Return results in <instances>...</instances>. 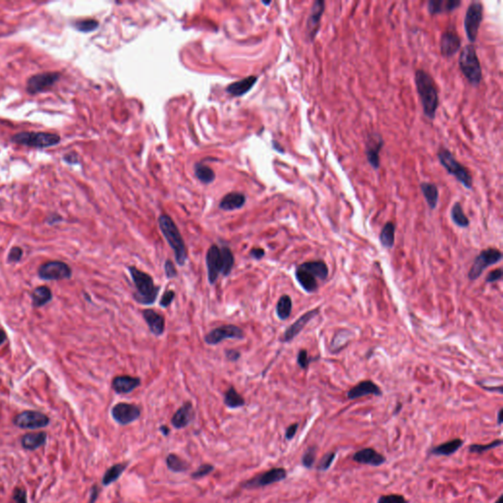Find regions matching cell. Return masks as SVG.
I'll use <instances>...</instances> for the list:
<instances>
[{"label":"cell","instance_id":"cell-55","mask_svg":"<svg viewBox=\"0 0 503 503\" xmlns=\"http://www.w3.org/2000/svg\"><path fill=\"white\" fill-rule=\"evenodd\" d=\"M226 359L230 362H237L241 357V353L235 349H228L225 351Z\"/></svg>","mask_w":503,"mask_h":503},{"label":"cell","instance_id":"cell-20","mask_svg":"<svg viewBox=\"0 0 503 503\" xmlns=\"http://www.w3.org/2000/svg\"><path fill=\"white\" fill-rule=\"evenodd\" d=\"M195 419V410L191 402H185L179 409L174 413L171 418V425L177 429L182 430L188 427Z\"/></svg>","mask_w":503,"mask_h":503},{"label":"cell","instance_id":"cell-42","mask_svg":"<svg viewBox=\"0 0 503 503\" xmlns=\"http://www.w3.org/2000/svg\"><path fill=\"white\" fill-rule=\"evenodd\" d=\"M502 445V439H495L492 442L488 444H471L469 446V452L471 453H477V454H482L485 451L493 449L496 447H499Z\"/></svg>","mask_w":503,"mask_h":503},{"label":"cell","instance_id":"cell-4","mask_svg":"<svg viewBox=\"0 0 503 503\" xmlns=\"http://www.w3.org/2000/svg\"><path fill=\"white\" fill-rule=\"evenodd\" d=\"M459 67L471 85L478 86L481 84L483 79L482 66L476 47L473 44H468L462 49L459 56Z\"/></svg>","mask_w":503,"mask_h":503},{"label":"cell","instance_id":"cell-2","mask_svg":"<svg viewBox=\"0 0 503 503\" xmlns=\"http://www.w3.org/2000/svg\"><path fill=\"white\" fill-rule=\"evenodd\" d=\"M128 270L132 276L136 292L134 293L135 300L142 305H152L156 302L160 290L154 282L153 277L136 267H129Z\"/></svg>","mask_w":503,"mask_h":503},{"label":"cell","instance_id":"cell-30","mask_svg":"<svg viewBox=\"0 0 503 503\" xmlns=\"http://www.w3.org/2000/svg\"><path fill=\"white\" fill-rule=\"evenodd\" d=\"M246 203V197L241 193H229L221 199L219 208L223 211H234L241 209Z\"/></svg>","mask_w":503,"mask_h":503},{"label":"cell","instance_id":"cell-17","mask_svg":"<svg viewBox=\"0 0 503 503\" xmlns=\"http://www.w3.org/2000/svg\"><path fill=\"white\" fill-rule=\"evenodd\" d=\"M206 263L208 268V277L211 284H215L222 270V257L220 248L216 245L211 246L207 251Z\"/></svg>","mask_w":503,"mask_h":503},{"label":"cell","instance_id":"cell-63","mask_svg":"<svg viewBox=\"0 0 503 503\" xmlns=\"http://www.w3.org/2000/svg\"><path fill=\"white\" fill-rule=\"evenodd\" d=\"M494 503H502V495H500V496L498 497V499H497V500H496V501Z\"/></svg>","mask_w":503,"mask_h":503},{"label":"cell","instance_id":"cell-50","mask_svg":"<svg viewBox=\"0 0 503 503\" xmlns=\"http://www.w3.org/2000/svg\"><path fill=\"white\" fill-rule=\"evenodd\" d=\"M13 499L15 503H28L27 491L24 488L16 487L13 491Z\"/></svg>","mask_w":503,"mask_h":503},{"label":"cell","instance_id":"cell-11","mask_svg":"<svg viewBox=\"0 0 503 503\" xmlns=\"http://www.w3.org/2000/svg\"><path fill=\"white\" fill-rule=\"evenodd\" d=\"M13 423L20 429L38 430L48 426L49 418L40 412L24 411L14 418Z\"/></svg>","mask_w":503,"mask_h":503},{"label":"cell","instance_id":"cell-36","mask_svg":"<svg viewBox=\"0 0 503 503\" xmlns=\"http://www.w3.org/2000/svg\"><path fill=\"white\" fill-rule=\"evenodd\" d=\"M53 298V293L51 289L46 286L37 287L32 293L33 305L35 307H42L46 305Z\"/></svg>","mask_w":503,"mask_h":503},{"label":"cell","instance_id":"cell-29","mask_svg":"<svg viewBox=\"0 0 503 503\" xmlns=\"http://www.w3.org/2000/svg\"><path fill=\"white\" fill-rule=\"evenodd\" d=\"M420 188L429 208L431 210H434L437 207L439 198V191L437 186L431 182H422Z\"/></svg>","mask_w":503,"mask_h":503},{"label":"cell","instance_id":"cell-61","mask_svg":"<svg viewBox=\"0 0 503 503\" xmlns=\"http://www.w3.org/2000/svg\"><path fill=\"white\" fill-rule=\"evenodd\" d=\"M5 340H6V334L2 329H0V345Z\"/></svg>","mask_w":503,"mask_h":503},{"label":"cell","instance_id":"cell-34","mask_svg":"<svg viewBox=\"0 0 503 503\" xmlns=\"http://www.w3.org/2000/svg\"><path fill=\"white\" fill-rule=\"evenodd\" d=\"M379 241L383 248L391 249L395 243V224L388 221L382 227L379 234Z\"/></svg>","mask_w":503,"mask_h":503},{"label":"cell","instance_id":"cell-45","mask_svg":"<svg viewBox=\"0 0 503 503\" xmlns=\"http://www.w3.org/2000/svg\"><path fill=\"white\" fill-rule=\"evenodd\" d=\"M335 457H336V452H334V451H329V452L325 453L318 464V467H317L318 471H320V472L327 471L329 468L331 467Z\"/></svg>","mask_w":503,"mask_h":503},{"label":"cell","instance_id":"cell-33","mask_svg":"<svg viewBox=\"0 0 503 503\" xmlns=\"http://www.w3.org/2000/svg\"><path fill=\"white\" fill-rule=\"evenodd\" d=\"M128 466H129V463L125 462V463H117V464L108 468V470L106 471L104 477H103V481H102L103 485L108 486V485L115 483L122 476V474L125 472Z\"/></svg>","mask_w":503,"mask_h":503},{"label":"cell","instance_id":"cell-58","mask_svg":"<svg viewBox=\"0 0 503 503\" xmlns=\"http://www.w3.org/2000/svg\"><path fill=\"white\" fill-rule=\"evenodd\" d=\"M64 161L70 163V164H74V163L78 162V157L74 153H70V154L64 156Z\"/></svg>","mask_w":503,"mask_h":503},{"label":"cell","instance_id":"cell-49","mask_svg":"<svg viewBox=\"0 0 503 503\" xmlns=\"http://www.w3.org/2000/svg\"><path fill=\"white\" fill-rule=\"evenodd\" d=\"M174 298H175V292L173 290H167L163 293L160 305L162 308H167L168 306L171 305Z\"/></svg>","mask_w":503,"mask_h":503},{"label":"cell","instance_id":"cell-44","mask_svg":"<svg viewBox=\"0 0 503 503\" xmlns=\"http://www.w3.org/2000/svg\"><path fill=\"white\" fill-rule=\"evenodd\" d=\"M75 27L80 32L90 33V32L94 31L98 27V23H97V21H95L93 19H85V20H81V21L76 22Z\"/></svg>","mask_w":503,"mask_h":503},{"label":"cell","instance_id":"cell-3","mask_svg":"<svg viewBox=\"0 0 503 503\" xmlns=\"http://www.w3.org/2000/svg\"><path fill=\"white\" fill-rule=\"evenodd\" d=\"M159 225L164 238L174 251L176 263L180 267H183L188 259V253L178 227L167 215H162L159 217Z\"/></svg>","mask_w":503,"mask_h":503},{"label":"cell","instance_id":"cell-25","mask_svg":"<svg viewBox=\"0 0 503 503\" xmlns=\"http://www.w3.org/2000/svg\"><path fill=\"white\" fill-rule=\"evenodd\" d=\"M295 276L298 281V283L301 285V287L305 290L307 293H315L318 288V278L309 270H305L301 266H298L296 268L295 271Z\"/></svg>","mask_w":503,"mask_h":503},{"label":"cell","instance_id":"cell-19","mask_svg":"<svg viewBox=\"0 0 503 503\" xmlns=\"http://www.w3.org/2000/svg\"><path fill=\"white\" fill-rule=\"evenodd\" d=\"M319 314H320V309H314V310L307 312L303 316H301L295 323L291 324L284 331L282 341H292L304 329L306 325L309 324L315 317H317Z\"/></svg>","mask_w":503,"mask_h":503},{"label":"cell","instance_id":"cell-6","mask_svg":"<svg viewBox=\"0 0 503 503\" xmlns=\"http://www.w3.org/2000/svg\"><path fill=\"white\" fill-rule=\"evenodd\" d=\"M60 140L61 138L59 135L44 132H23L14 135L11 139L15 144L36 148L54 146L60 143Z\"/></svg>","mask_w":503,"mask_h":503},{"label":"cell","instance_id":"cell-53","mask_svg":"<svg viewBox=\"0 0 503 503\" xmlns=\"http://www.w3.org/2000/svg\"><path fill=\"white\" fill-rule=\"evenodd\" d=\"M22 255H23V251L21 248L13 247L8 255V262L9 263H17L21 260Z\"/></svg>","mask_w":503,"mask_h":503},{"label":"cell","instance_id":"cell-41","mask_svg":"<svg viewBox=\"0 0 503 503\" xmlns=\"http://www.w3.org/2000/svg\"><path fill=\"white\" fill-rule=\"evenodd\" d=\"M195 174L198 177V179L205 184L212 183L216 178V174H215L214 170L211 167L204 165V164H196Z\"/></svg>","mask_w":503,"mask_h":503},{"label":"cell","instance_id":"cell-10","mask_svg":"<svg viewBox=\"0 0 503 503\" xmlns=\"http://www.w3.org/2000/svg\"><path fill=\"white\" fill-rule=\"evenodd\" d=\"M244 337L242 328L234 324H225L210 331L205 336V342L209 345H216L225 339H243Z\"/></svg>","mask_w":503,"mask_h":503},{"label":"cell","instance_id":"cell-39","mask_svg":"<svg viewBox=\"0 0 503 503\" xmlns=\"http://www.w3.org/2000/svg\"><path fill=\"white\" fill-rule=\"evenodd\" d=\"M292 300L290 296L283 295L280 297V299L277 302L276 305V315L281 321H285L291 315L292 312Z\"/></svg>","mask_w":503,"mask_h":503},{"label":"cell","instance_id":"cell-59","mask_svg":"<svg viewBox=\"0 0 503 503\" xmlns=\"http://www.w3.org/2000/svg\"><path fill=\"white\" fill-rule=\"evenodd\" d=\"M160 431H161V432H162L164 436H168L169 433H170V429L167 426H162L160 428Z\"/></svg>","mask_w":503,"mask_h":503},{"label":"cell","instance_id":"cell-32","mask_svg":"<svg viewBox=\"0 0 503 503\" xmlns=\"http://www.w3.org/2000/svg\"><path fill=\"white\" fill-rule=\"evenodd\" d=\"M300 266L305 270L311 271L318 278V280H325L328 277L329 270L324 261H310L301 264Z\"/></svg>","mask_w":503,"mask_h":503},{"label":"cell","instance_id":"cell-5","mask_svg":"<svg viewBox=\"0 0 503 503\" xmlns=\"http://www.w3.org/2000/svg\"><path fill=\"white\" fill-rule=\"evenodd\" d=\"M437 158L449 175L454 176L468 190H472L473 177L470 174V171L456 160L449 149L441 146L437 152Z\"/></svg>","mask_w":503,"mask_h":503},{"label":"cell","instance_id":"cell-21","mask_svg":"<svg viewBox=\"0 0 503 503\" xmlns=\"http://www.w3.org/2000/svg\"><path fill=\"white\" fill-rule=\"evenodd\" d=\"M352 459L359 464L370 465L374 467L381 466L386 462V458L382 454L378 453L377 450L371 447L363 448L357 451L356 453H354Z\"/></svg>","mask_w":503,"mask_h":503},{"label":"cell","instance_id":"cell-51","mask_svg":"<svg viewBox=\"0 0 503 503\" xmlns=\"http://www.w3.org/2000/svg\"><path fill=\"white\" fill-rule=\"evenodd\" d=\"M164 270H165V275L168 279H172L177 276V270L174 266V264L170 260H166L165 265H164Z\"/></svg>","mask_w":503,"mask_h":503},{"label":"cell","instance_id":"cell-28","mask_svg":"<svg viewBox=\"0 0 503 503\" xmlns=\"http://www.w3.org/2000/svg\"><path fill=\"white\" fill-rule=\"evenodd\" d=\"M464 444V441L461 438H454L450 441L441 443L437 446H434L430 451V454L435 456H451L455 452L460 449Z\"/></svg>","mask_w":503,"mask_h":503},{"label":"cell","instance_id":"cell-27","mask_svg":"<svg viewBox=\"0 0 503 503\" xmlns=\"http://www.w3.org/2000/svg\"><path fill=\"white\" fill-rule=\"evenodd\" d=\"M47 434L44 431L30 432L22 437L21 444L26 450H36L45 444Z\"/></svg>","mask_w":503,"mask_h":503},{"label":"cell","instance_id":"cell-37","mask_svg":"<svg viewBox=\"0 0 503 503\" xmlns=\"http://www.w3.org/2000/svg\"><path fill=\"white\" fill-rule=\"evenodd\" d=\"M451 219L455 225L461 228H466L470 225V220L468 218L460 203H455L451 209Z\"/></svg>","mask_w":503,"mask_h":503},{"label":"cell","instance_id":"cell-38","mask_svg":"<svg viewBox=\"0 0 503 503\" xmlns=\"http://www.w3.org/2000/svg\"><path fill=\"white\" fill-rule=\"evenodd\" d=\"M245 399L240 395L233 386H231L224 394V404L230 409L241 408L245 405Z\"/></svg>","mask_w":503,"mask_h":503},{"label":"cell","instance_id":"cell-60","mask_svg":"<svg viewBox=\"0 0 503 503\" xmlns=\"http://www.w3.org/2000/svg\"><path fill=\"white\" fill-rule=\"evenodd\" d=\"M497 424H498V426H501V424H502V409H499V411L497 413Z\"/></svg>","mask_w":503,"mask_h":503},{"label":"cell","instance_id":"cell-35","mask_svg":"<svg viewBox=\"0 0 503 503\" xmlns=\"http://www.w3.org/2000/svg\"><path fill=\"white\" fill-rule=\"evenodd\" d=\"M166 466L173 473H184L190 469L189 463L174 453L167 455Z\"/></svg>","mask_w":503,"mask_h":503},{"label":"cell","instance_id":"cell-12","mask_svg":"<svg viewBox=\"0 0 503 503\" xmlns=\"http://www.w3.org/2000/svg\"><path fill=\"white\" fill-rule=\"evenodd\" d=\"M38 275L44 280H63L71 277L72 270L67 264L54 261L41 265L38 269Z\"/></svg>","mask_w":503,"mask_h":503},{"label":"cell","instance_id":"cell-52","mask_svg":"<svg viewBox=\"0 0 503 503\" xmlns=\"http://www.w3.org/2000/svg\"><path fill=\"white\" fill-rule=\"evenodd\" d=\"M503 272L501 269H497L495 270H491L485 277V281L487 283H493L496 281H499L502 278Z\"/></svg>","mask_w":503,"mask_h":503},{"label":"cell","instance_id":"cell-13","mask_svg":"<svg viewBox=\"0 0 503 503\" xmlns=\"http://www.w3.org/2000/svg\"><path fill=\"white\" fill-rule=\"evenodd\" d=\"M111 416L117 424L127 426L140 418L141 408L136 404L120 402L113 406L111 409Z\"/></svg>","mask_w":503,"mask_h":503},{"label":"cell","instance_id":"cell-15","mask_svg":"<svg viewBox=\"0 0 503 503\" xmlns=\"http://www.w3.org/2000/svg\"><path fill=\"white\" fill-rule=\"evenodd\" d=\"M60 73L45 72L32 76L27 82V90L35 94L37 92L48 90L59 80Z\"/></svg>","mask_w":503,"mask_h":503},{"label":"cell","instance_id":"cell-31","mask_svg":"<svg viewBox=\"0 0 503 503\" xmlns=\"http://www.w3.org/2000/svg\"><path fill=\"white\" fill-rule=\"evenodd\" d=\"M258 78L255 77V76H251V77H248V78H245L241 81H238V82H235L233 84L229 85L227 87L226 90L232 94L234 96H240V95H243L245 94L246 92H248L249 90H251L253 88V86L256 84Z\"/></svg>","mask_w":503,"mask_h":503},{"label":"cell","instance_id":"cell-8","mask_svg":"<svg viewBox=\"0 0 503 503\" xmlns=\"http://www.w3.org/2000/svg\"><path fill=\"white\" fill-rule=\"evenodd\" d=\"M501 260H502V253L497 249L488 248L481 251L476 257L471 269L469 270L468 273L469 279L472 281L477 280L483 274L485 269L499 263Z\"/></svg>","mask_w":503,"mask_h":503},{"label":"cell","instance_id":"cell-43","mask_svg":"<svg viewBox=\"0 0 503 503\" xmlns=\"http://www.w3.org/2000/svg\"><path fill=\"white\" fill-rule=\"evenodd\" d=\"M317 452H318V448L315 445L310 446L308 449L306 450L305 453L302 456V460H301L302 465L304 467L307 468V469H312L314 467L316 457H317Z\"/></svg>","mask_w":503,"mask_h":503},{"label":"cell","instance_id":"cell-9","mask_svg":"<svg viewBox=\"0 0 503 503\" xmlns=\"http://www.w3.org/2000/svg\"><path fill=\"white\" fill-rule=\"evenodd\" d=\"M287 478V471L284 468H272L265 473H261L249 481L245 482L242 486L246 489H255L279 483Z\"/></svg>","mask_w":503,"mask_h":503},{"label":"cell","instance_id":"cell-46","mask_svg":"<svg viewBox=\"0 0 503 503\" xmlns=\"http://www.w3.org/2000/svg\"><path fill=\"white\" fill-rule=\"evenodd\" d=\"M214 470H215V466H213L212 464H208V463L203 464V465L198 466V469L191 474V478L194 480L205 478L208 475L212 474L214 472Z\"/></svg>","mask_w":503,"mask_h":503},{"label":"cell","instance_id":"cell-40","mask_svg":"<svg viewBox=\"0 0 503 503\" xmlns=\"http://www.w3.org/2000/svg\"><path fill=\"white\" fill-rule=\"evenodd\" d=\"M221 257H222V270L221 274L224 276H228L234 267V256L232 251L228 247L220 248Z\"/></svg>","mask_w":503,"mask_h":503},{"label":"cell","instance_id":"cell-23","mask_svg":"<svg viewBox=\"0 0 503 503\" xmlns=\"http://www.w3.org/2000/svg\"><path fill=\"white\" fill-rule=\"evenodd\" d=\"M141 385L140 377L130 376H118L112 380V389L118 394H127L132 392Z\"/></svg>","mask_w":503,"mask_h":503},{"label":"cell","instance_id":"cell-62","mask_svg":"<svg viewBox=\"0 0 503 503\" xmlns=\"http://www.w3.org/2000/svg\"><path fill=\"white\" fill-rule=\"evenodd\" d=\"M401 407H402V405H401V404H398V407H397V409H396V411H395V412H394V414H395V415H396V414L398 413V412H399V411H400V409H401Z\"/></svg>","mask_w":503,"mask_h":503},{"label":"cell","instance_id":"cell-54","mask_svg":"<svg viewBox=\"0 0 503 503\" xmlns=\"http://www.w3.org/2000/svg\"><path fill=\"white\" fill-rule=\"evenodd\" d=\"M298 428H299V424L298 423H295V424H292L290 425L287 428V430L285 431V438L287 440H292L296 433H297V431H298Z\"/></svg>","mask_w":503,"mask_h":503},{"label":"cell","instance_id":"cell-26","mask_svg":"<svg viewBox=\"0 0 503 503\" xmlns=\"http://www.w3.org/2000/svg\"><path fill=\"white\" fill-rule=\"evenodd\" d=\"M462 2L460 0H430L428 10L431 15L449 13L457 9Z\"/></svg>","mask_w":503,"mask_h":503},{"label":"cell","instance_id":"cell-57","mask_svg":"<svg viewBox=\"0 0 503 503\" xmlns=\"http://www.w3.org/2000/svg\"><path fill=\"white\" fill-rule=\"evenodd\" d=\"M266 255V251L261 248H254L250 251V256L255 260H262Z\"/></svg>","mask_w":503,"mask_h":503},{"label":"cell","instance_id":"cell-56","mask_svg":"<svg viewBox=\"0 0 503 503\" xmlns=\"http://www.w3.org/2000/svg\"><path fill=\"white\" fill-rule=\"evenodd\" d=\"M99 492H100V488L99 486L97 485H92L91 489H90V500L88 503H95V501L97 500L98 498V495H99Z\"/></svg>","mask_w":503,"mask_h":503},{"label":"cell","instance_id":"cell-22","mask_svg":"<svg viewBox=\"0 0 503 503\" xmlns=\"http://www.w3.org/2000/svg\"><path fill=\"white\" fill-rule=\"evenodd\" d=\"M368 395H382L380 387L372 380H363L347 392V398L349 400H355Z\"/></svg>","mask_w":503,"mask_h":503},{"label":"cell","instance_id":"cell-1","mask_svg":"<svg viewBox=\"0 0 503 503\" xmlns=\"http://www.w3.org/2000/svg\"><path fill=\"white\" fill-rule=\"evenodd\" d=\"M415 84L424 114L430 120H433L439 106L438 90L433 78L427 71L418 69L415 72Z\"/></svg>","mask_w":503,"mask_h":503},{"label":"cell","instance_id":"cell-47","mask_svg":"<svg viewBox=\"0 0 503 503\" xmlns=\"http://www.w3.org/2000/svg\"><path fill=\"white\" fill-rule=\"evenodd\" d=\"M377 503H409V501L401 494H387L380 495L377 499Z\"/></svg>","mask_w":503,"mask_h":503},{"label":"cell","instance_id":"cell-24","mask_svg":"<svg viewBox=\"0 0 503 503\" xmlns=\"http://www.w3.org/2000/svg\"><path fill=\"white\" fill-rule=\"evenodd\" d=\"M143 317L153 334L156 336H161L163 334L165 329V320L162 315L155 310L145 309L143 311Z\"/></svg>","mask_w":503,"mask_h":503},{"label":"cell","instance_id":"cell-7","mask_svg":"<svg viewBox=\"0 0 503 503\" xmlns=\"http://www.w3.org/2000/svg\"><path fill=\"white\" fill-rule=\"evenodd\" d=\"M484 17V5L480 1H473L469 4L464 19V28L469 41L473 44L479 35L481 23Z\"/></svg>","mask_w":503,"mask_h":503},{"label":"cell","instance_id":"cell-16","mask_svg":"<svg viewBox=\"0 0 503 503\" xmlns=\"http://www.w3.org/2000/svg\"><path fill=\"white\" fill-rule=\"evenodd\" d=\"M461 44V37L452 26L440 36V54L443 57L451 58L460 51Z\"/></svg>","mask_w":503,"mask_h":503},{"label":"cell","instance_id":"cell-18","mask_svg":"<svg viewBox=\"0 0 503 503\" xmlns=\"http://www.w3.org/2000/svg\"><path fill=\"white\" fill-rule=\"evenodd\" d=\"M384 145V141L379 134H370L369 139L366 144V157L369 164L373 169L378 170L380 167V157L379 154L381 152L382 146Z\"/></svg>","mask_w":503,"mask_h":503},{"label":"cell","instance_id":"cell-14","mask_svg":"<svg viewBox=\"0 0 503 503\" xmlns=\"http://www.w3.org/2000/svg\"><path fill=\"white\" fill-rule=\"evenodd\" d=\"M325 10V2L324 0H316L311 8L310 15L306 24V35L309 41L313 42L318 36L321 29V21Z\"/></svg>","mask_w":503,"mask_h":503},{"label":"cell","instance_id":"cell-48","mask_svg":"<svg viewBox=\"0 0 503 503\" xmlns=\"http://www.w3.org/2000/svg\"><path fill=\"white\" fill-rule=\"evenodd\" d=\"M315 360L316 359H314V358H312V357H310V356H309V354H308V351H307V350H301V351L298 353V355H297V364H298V365H299V367H300L301 369H303V370L308 369L309 365H310L312 362H314Z\"/></svg>","mask_w":503,"mask_h":503}]
</instances>
